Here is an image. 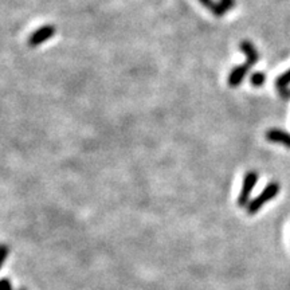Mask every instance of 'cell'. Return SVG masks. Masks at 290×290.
I'll return each instance as SVG.
<instances>
[{"label": "cell", "instance_id": "7", "mask_svg": "<svg viewBox=\"0 0 290 290\" xmlns=\"http://www.w3.org/2000/svg\"><path fill=\"white\" fill-rule=\"evenodd\" d=\"M206 9H208L211 13L214 14L215 17H223L224 14L227 13L226 10L223 9V6L220 3H215L214 0H199Z\"/></svg>", "mask_w": 290, "mask_h": 290}, {"label": "cell", "instance_id": "10", "mask_svg": "<svg viewBox=\"0 0 290 290\" xmlns=\"http://www.w3.org/2000/svg\"><path fill=\"white\" fill-rule=\"evenodd\" d=\"M10 254V247L7 244H0V269L5 265L6 259Z\"/></svg>", "mask_w": 290, "mask_h": 290}, {"label": "cell", "instance_id": "11", "mask_svg": "<svg viewBox=\"0 0 290 290\" xmlns=\"http://www.w3.org/2000/svg\"><path fill=\"white\" fill-rule=\"evenodd\" d=\"M0 290H13V283L7 278L0 279Z\"/></svg>", "mask_w": 290, "mask_h": 290}, {"label": "cell", "instance_id": "6", "mask_svg": "<svg viewBox=\"0 0 290 290\" xmlns=\"http://www.w3.org/2000/svg\"><path fill=\"white\" fill-rule=\"evenodd\" d=\"M239 47H240V50L244 53V55H246L247 61H251L252 63L258 62V59H259V54H258V51H256V49L254 47V45H252L250 41H242Z\"/></svg>", "mask_w": 290, "mask_h": 290}, {"label": "cell", "instance_id": "4", "mask_svg": "<svg viewBox=\"0 0 290 290\" xmlns=\"http://www.w3.org/2000/svg\"><path fill=\"white\" fill-rule=\"evenodd\" d=\"M254 63L251 61H246L244 63H242L240 66H236L231 70L230 76H228V85L231 88H238L242 81L244 80V77L247 76V73L250 72V69L252 68Z\"/></svg>", "mask_w": 290, "mask_h": 290}, {"label": "cell", "instance_id": "9", "mask_svg": "<svg viewBox=\"0 0 290 290\" xmlns=\"http://www.w3.org/2000/svg\"><path fill=\"white\" fill-rule=\"evenodd\" d=\"M265 81H266V76L262 72L254 73V74L251 76V78H250V82H251V85H254L255 88H261L262 85L265 84Z\"/></svg>", "mask_w": 290, "mask_h": 290}, {"label": "cell", "instance_id": "12", "mask_svg": "<svg viewBox=\"0 0 290 290\" xmlns=\"http://www.w3.org/2000/svg\"><path fill=\"white\" fill-rule=\"evenodd\" d=\"M220 5L226 11H230L235 6V0H220Z\"/></svg>", "mask_w": 290, "mask_h": 290}, {"label": "cell", "instance_id": "5", "mask_svg": "<svg viewBox=\"0 0 290 290\" xmlns=\"http://www.w3.org/2000/svg\"><path fill=\"white\" fill-rule=\"evenodd\" d=\"M266 139L269 140L270 143L282 144V145L290 148V135L285 131L277 129V128L269 129L266 132Z\"/></svg>", "mask_w": 290, "mask_h": 290}, {"label": "cell", "instance_id": "1", "mask_svg": "<svg viewBox=\"0 0 290 290\" xmlns=\"http://www.w3.org/2000/svg\"><path fill=\"white\" fill-rule=\"evenodd\" d=\"M281 191V185L278 181H270L269 184L266 185L265 188L262 189V192L254 198L252 200H250L247 206H246V214L247 215H254L256 214L258 211L261 210L262 207L265 206L267 202H271L278 193Z\"/></svg>", "mask_w": 290, "mask_h": 290}, {"label": "cell", "instance_id": "8", "mask_svg": "<svg viewBox=\"0 0 290 290\" xmlns=\"http://www.w3.org/2000/svg\"><path fill=\"white\" fill-rule=\"evenodd\" d=\"M290 84V70H287L286 73H283L282 76H279L275 81V88L277 90H282V89L287 88V85Z\"/></svg>", "mask_w": 290, "mask_h": 290}, {"label": "cell", "instance_id": "3", "mask_svg": "<svg viewBox=\"0 0 290 290\" xmlns=\"http://www.w3.org/2000/svg\"><path fill=\"white\" fill-rule=\"evenodd\" d=\"M55 27L54 26H42V27H39L37 31H34L33 34L30 35L29 38V46L30 47H37L39 45H42L46 41H49L50 38H53L55 35Z\"/></svg>", "mask_w": 290, "mask_h": 290}, {"label": "cell", "instance_id": "13", "mask_svg": "<svg viewBox=\"0 0 290 290\" xmlns=\"http://www.w3.org/2000/svg\"><path fill=\"white\" fill-rule=\"evenodd\" d=\"M19 290H27L26 287H19Z\"/></svg>", "mask_w": 290, "mask_h": 290}, {"label": "cell", "instance_id": "2", "mask_svg": "<svg viewBox=\"0 0 290 290\" xmlns=\"http://www.w3.org/2000/svg\"><path fill=\"white\" fill-rule=\"evenodd\" d=\"M259 179V175L256 171H248L243 177V184H242V189H240V193L238 199H236V204L239 207L247 206L250 203V195H251L252 189L255 187L256 181Z\"/></svg>", "mask_w": 290, "mask_h": 290}]
</instances>
